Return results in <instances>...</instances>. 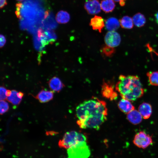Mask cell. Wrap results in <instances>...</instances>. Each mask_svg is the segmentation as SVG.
<instances>
[{
    "label": "cell",
    "instance_id": "obj_1",
    "mask_svg": "<svg viewBox=\"0 0 158 158\" xmlns=\"http://www.w3.org/2000/svg\"><path fill=\"white\" fill-rule=\"evenodd\" d=\"M76 113L80 128L98 130L107 119V109L105 102L94 97L78 105Z\"/></svg>",
    "mask_w": 158,
    "mask_h": 158
},
{
    "label": "cell",
    "instance_id": "obj_2",
    "mask_svg": "<svg viewBox=\"0 0 158 158\" xmlns=\"http://www.w3.org/2000/svg\"><path fill=\"white\" fill-rule=\"evenodd\" d=\"M115 89L122 98L134 101L142 97L144 90L137 76L120 75Z\"/></svg>",
    "mask_w": 158,
    "mask_h": 158
},
{
    "label": "cell",
    "instance_id": "obj_3",
    "mask_svg": "<svg viewBox=\"0 0 158 158\" xmlns=\"http://www.w3.org/2000/svg\"><path fill=\"white\" fill-rule=\"evenodd\" d=\"M86 138L82 133L75 131L66 132L63 138L59 142V146L61 148L68 149L79 142L86 141Z\"/></svg>",
    "mask_w": 158,
    "mask_h": 158
},
{
    "label": "cell",
    "instance_id": "obj_4",
    "mask_svg": "<svg viewBox=\"0 0 158 158\" xmlns=\"http://www.w3.org/2000/svg\"><path fill=\"white\" fill-rule=\"evenodd\" d=\"M68 158H88L90 151L86 141L81 142L68 148Z\"/></svg>",
    "mask_w": 158,
    "mask_h": 158
},
{
    "label": "cell",
    "instance_id": "obj_5",
    "mask_svg": "<svg viewBox=\"0 0 158 158\" xmlns=\"http://www.w3.org/2000/svg\"><path fill=\"white\" fill-rule=\"evenodd\" d=\"M133 142L137 147L145 149L152 144V137L149 135L144 131H141L135 135Z\"/></svg>",
    "mask_w": 158,
    "mask_h": 158
},
{
    "label": "cell",
    "instance_id": "obj_6",
    "mask_svg": "<svg viewBox=\"0 0 158 158\" xmlns=\"http://www.w3.org/2000/svg\"><path fill=\"white\" fill-rule=\"evenodd\" d=\"M39 40L44 46L53 43L56 40V35L53 31L47 30L44 31L42 29H39L37 31Z\"/></svg>",
    "mask_w": 158,
    "mask_h": 158
},
{
    "label": "cell",
    "instance_id": "obj_7",
    "mask_svg": "<svg viewBox=\"0 0 158 158\" xmlns=\"http://www.w3.org/2000/svg\"><path fill=\"white\" fill-rule=\"evenodd\" d=\"M104 41L106 45L114 48L120 44L121 37L117 32L115 31H109L105 36Z\"/></svg>",
    "mask_w": 158,
    "mask_h": 158
},
{
    "label": "cell",
    "instance_id": "obj_8",
    "mask_svg": "<svg viewBox=\"0 0 158 158\" xmlns=\"http://www.w3.org/2000/svg\"><path fill=\"white\" fill-rule=\"evenodd\" d=\"M101 92L103 97L111 101L115 100L117 97V94L114 90V87L107 82H103Z\"/></svg>",
    "mask_w": 158,
    "mask_h": 158
},
{
    "label": "cell",
    "instance_id": "obj_9",
    "mask_svg": "<svg viewBox=\"0 0 158 158\" xmlns=\"http://www.w3.org/2000/svg\"><path fill=\"white\" fill-rule=\"evenodd\" d=\"M84 8L87 13L91 15L99 13L101 11V5L98 0H86Z\"/></svg>",
    "mask_w": 158,
    "mask_h": 158
},
{
    "label": "cell",
    "instance_id": "obj_10",
    "mask_svg": "<svg viewBox=\"0 0 158 158\" xmlns=\"http://www.w3.org/2000/svg\"><path fill=\"white\" fill-rule=\"evenodd\" d=\"M48 83L49 88L53 92H59L65 86L60 79L56 76L51 78Z\"/></svg>",
    "mask_w": 158,
    "mask_h": 158
},
{
    "label": "cell",
    "instance_id": "obj_11",
    "mask_svg": "<svg viewBox=\"0 0 158 158\" xmlns=\"http://www.w3.org/2000/svg\"><path fill=\"white\" fill-rule=\"evenodd\" d=\"M53 96L54 93L52 91L42 90L38 93L35 98L40 102L44 103L52 100Z\"/></svg>",
    "mask_w": 158,
    "mask_h": 158
},
{
    "label": "cell",
    "instance_id": "obj_12",
    "mask_svg": "<svg viewBox=\"0 0 158 158\" xmlns=\"http://www.w3.org/2000/svg\"><path fill=\"white\" fill-rule=\"evenodd\" d=\"M90 25L91 26L94 30H97L99 32L104 26L103 19L100 16H95L90 20Z\"/></svg>",
    "mask_w": 158,
    "mask_h": 158
},
{
    "label": "cell",
    "instance_id": "obj_13",
    "mask_svg": "<svg viewBox=\"0 0 158 158\" xmlns=\"http://www.w3.org/2000/svg\"><path fill=\"white\" fill-rule=\"evenodd\" d=\"M118 107L122 112L127 114L135 109L130 101L123 98L118 102Z\"/></svg>",
    "mask_w": 158,
    "mask_h": 158
},
{
    "label": "cell",
    "instance_id": "obj_14",
    "mask_svg": "<svg viewBox=\"0 0 158 158\" xmlns=\"http://www.w3.org/2000/svg\"><path fill=\"white\" fill-rule=\"evenodd\" d=\"M138 111L144 119H148L152 113L151 106L148 103H142L139 107Z\"/></svg>",
    "mask_w": 158,
    "mask_h": 158
},
{
    "label": "cell",
    "instance_id": "obj_15",
    "mask_svg": "<svg viewBox=\"0 0 158 158\" xmlns=\"http://www.w3.org/2000/svg\"><path fill=\"white\" fill-rule=\"evenodd\" d=\"M142 117L138 111L135 109L127 114V118L133 124L136 125L142 121Z\"/></svg>",
    "mask_w": 158,
    "mask_h": 158
},
{
    "label": "cell",
    "instance_id": "obj_16",
    "mask_svg": "<svg viewBox=\"0 0 158 158\" xmlns=\"http://www.w3.org/2000/svg\"><path fill=\"white\" fill-rule=\"evenodd\" d=\"M120 25L119 21L114 17H110L105 21L106 28L109 31H115L119 28Z\"/></svg>",
    "mask_w": 158,
    "mask_h": 158
},
{
    "label": "cell",
    "instance_id": "obj_17",
    "mask_svg": "<svg viewBox=\"0 0 158 158\" xmlns=\"http://www.w3.org/2000/svg\"><path fill=\"white\" fill-rule=\"evenodd\" d=\"M100 5L101 9L106 13L112 12L115 6L113 0H102L101 1Z\"/></svg>",
    "mask_w": 158,
    "mask_h": 158
},
{
    "label": "cell",
    "instance_id": "obj_18",
    "mask_svg": "<svg viewBox=\"0 0 158 158\" xmlns=\"http://www.w3.org/2000/svg\"><path fill=\"white\" fill-rule=\"evenodd\" d=\"M70 18L69 14L67 11H59L56 16V20L59 23H66L69 22Z\"/></svg>",
    "mask_w": 158,
    "mask_h": 158
},
{
    "label": "cell",
    "instance_id": "obj_19",
    "mask_svg": "<svg viewBox=\"0 0 158 158\" xmlns=\"http://www.w3.org/2000/svg\"><path fill=\"white\" fill-rule=\"evenodd\" d=\"M120 25L123 28L131 29L133 26V22L132 18L128 16H123L119 20Z\"/></svg>",
    "mask_w": 158,
    "mask_h": 158
},
{
    "label": "cell",
    "instance_id": "obj_20",
    "mask_svg": "<svg viewBox=\"0 0 158 158\" xmlns=\"http://www.w3.org/2000/svg\"><path fill=\"white\" fill-rule=\"evenodd\" d=\"M132 19L133 23L138 27L143 26L146 21V18L144 15L140 13H137L134 15Z\"/></svg>",
    "mask_w": 158,
    "mask_h": 158
},
{
    "label": "cell",
    "instance_id": "obj_21",
    "mask_svg": "<svg viewBox=\"0 0 158 158\" xmlns=\"http://www.w3.org/2000/svg\"><path fill=\"white\" fill-rule=\"evenodd\" d=\"M18 92L15 90H11V95L7 97L6 100L15 106L18 105L22 99L20 98L18 94Z\"/></svg>",
    "mask_w": 158,
    "mask_h": 158
},
{
    "label": "cell",
    "instance_id": "obj_22",
    "mask_svg": "<svg viewBox=\"0 0 158 158\" xmlns=\"http://www.w3.org/2000/svg\"><path fill=\"white\" fill-rule=\"evenodd\" d=\"M147 75L150 84L158 86V71H150L147 73Z\"/></svg>",
    "mask_w": 158,
    "mask_h": 158
},
{
    "label": "cell",
    "instance_id": "obj_23",
    "mask_svg": "<svg viewBox=\"0 0 158 158\" xmlns=\"http://www.w3.org/2000/svg\"><path fill=\"white\" fill-rule=\"evenodd\" d=\"M102 51L106 56L110 57L114 54L115 49L106 45L102 47Z\"/></svg>",
    "mask_w": 158,
    "mask_h": 158
},
{
    "label": "cell",
    "instance_id": "obj_24",
    "mask_svg": "<svg viewBox=\"0 0 158 158\" xmlns=\"http://www.w3.org/2000/svg\"><path fill=\"white\" fill-rule=\"evenodd\" d=\"M0 114L2 115L8 111L9 107L8 103L4 100H0Z\"/></svg>",
    "mask_w": 158,
    "mask_h": 158
},
{
    "label": "cell",
    "instance_id": "obj_25",
    "mask_svg": "<svg viewBox=\"0 0 158 158\" xmlns=\"http://www.w3.org/2000/svg\"><path fill=\"white\" fill-rule=\"evenodd\" d=\"M7 90L3 86H1L0 88V100L6 99L7 97L6 95Z\"/></svg>",
    "mask_w": 158,
    "mask_h": 158
},
{
    "label": "cell",
    "instance_id": "obj_26",
    "mask_svg": "<svg viewBox=\"0 0 158 158\" xmlns=\"http://www.w3.org/2000/svg\"><path fill=\"white\" fill-rule=\"evenodd\" d=\"M0 48H1L3 47L5 45L6 42V40L5 36L1 34L0 35Z\"/></svg>",
    "mask_w": 158,
    "mask_h": 158
},
{
    "label": "cell",
    "instance_id": "obj_27",
    "mask_svg": "<svg viewBox=\"0 0 158 158\" xmlns=\"http://www.w3.org/2000/svg\"><path fill=\"white\" fill-rule=\"evenodd\" d=\"M0 7L1 8H3L7 4L6 0H0Z\"/></svg>",
    "mask_w": 158,
    "mask_h": 158
},
{
    "label": "cell",
    "instance_id": "obj_28",
    "mask_svg": "<svg viewBox=\"0 0 158 158\" xmlns=\"http://www.w3.org/2000/svg\"><path fill=\"white\" fill-rule=\"evenodd\" d=\"M58 133L54 131H47L46 134L47 135H54L58 134Z\"/></svg>",
    "mask_w": 158,
    "mask_h": 158
},
{
    "label": "cell",
    "instance_id": "obj_29",
    "mask_svg": "<svg viewBox=\"0 0 158 158\" xmlns=\"http://www.w3.org/2000/svg\"><path fill=\"white\" fill-rule=\"evenodd\" d=\"M154 17L156 22L158 25V11L155 14Z\"/></svg>",
    "mask_w": 158,
    "mask_h": 158
},
{
    "label": "cell",
    "instance_id": "obj_30",
    "mask_svg": "<svg viewBox=\"0 0 158 158\" xmlns=\"http://www.w3.org/2000/svg\"><path fill=\"white\" fill-rule=\"evenodd\" d=\"M126 0H120L119 1V4L121 6H123L125 4Z\"/></svg>",
    "mask_w": 158,
    "mask_h": 158
},
{
    "label": "cell",
    "instance_id": "obj_31",
    "mask_svg": "<svg viewBox=\"0 0 158 158\" xmlns=\"http://www.w3.org/2000/svg\"><path fill=\"white\" fill-rule=\"evenodd\" d=\"M11 93V91L9 90H7L6 92V95L7 97H9L10 96Z\"/></svg>",
    "mask_w": 158,
    "mask_h": 158
},
{
    "label": "cell",
    "instance_id": "obj_32",
    "mask_svg": "<svg viewBox=\"0 0 158 158\" xmlns=\"http://www.w3.org/2000/svg\"><path fill=\"white\" fill-rule=\"evenodd\" d=\"M113 0L114 1H115V2H116L119 1H120V0Z\"/></svg>",
    "mask_w": 158,
    "mask_h": 158
},
{
    "label": "cell",
    "instance_id": "obj_33",
    "mask_svg": "<svg viewBox=\"0 0 158 158\" xmlns=\"http://www.w3.org/2000/svg\"><path fill=\"white\" fill-rule=\"evenodd\" d=\"M17 1H21L23 0H17Z\"/></svg>",
    "mask_w": 158,
    "mask_h": 158
}]
</instances>
